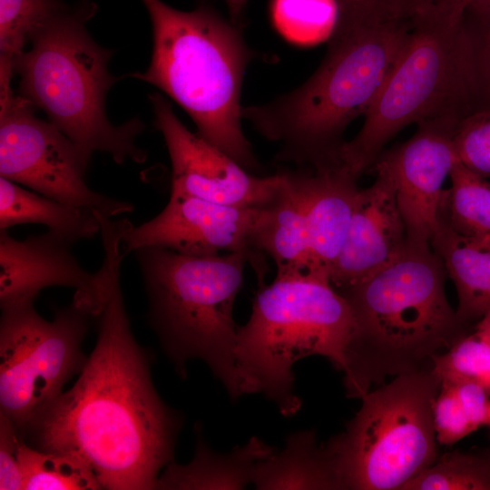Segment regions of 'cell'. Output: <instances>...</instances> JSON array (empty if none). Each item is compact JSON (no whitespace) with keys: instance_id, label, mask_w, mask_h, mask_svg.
Wrapping results in <instances>:
<instances>
[{"instance_id":"cell-1","label":"cell","mask_w":490,"mask_h":490,"mask_svg":"<svg viewBox=\"0 0 490 490\" xmlns=\"http://www.w3.org/2000/svg\"><path fill=\"white\" fill-rule=\"evenodd\" d=\"M122 260L110 261L96 344L78 379L18 431L34 448L83 460L103 489L152 490L173 461L182 420L158 395L150 357L132 332Z\"/></svg>"},{"instance_id":"cell-2","label":"cell","mask_w":490,"mask_h":490,"mask_svg":"<svg viewBox=\"0 0 490 490\" xmlns=\"http://www.w3.org/2000/svg\"><path fill=\"white\" fill-rule=\"evenodd\" d=\"M446 269L430 243L407 242L402 253L361 282L338 290L355 329L347 350V395L361 398L387 376L422 369L427 358L466 334L447 301Z\"/></svg>"},{"instance_id":"cell-3","label":"cell","mask_w":490,"mask_h":490,"mask_svg":"<svg viewBox=\"0 0 490 490\" xmlns=\"http://www.w3.org/2000/svg\"><path fill=\"white\" fill-rule=\"evenodd\" d=\"M411 20L334 31L317 71L296 90L241 114L281 150L278 162L319 169L339 163L343 134L365 115L405 44Z\"/></svg>"},{"instance_id":"cell-4","label":"cell","mask_w":490,"mask_h":490,"mask_svg":"<svg viewBox=\"0 0 490 490\" xmlns=\"http://www.w3.org/2000/svg\"><path fill=\"white\" fill-rule=\"evenodd\" d=\"M142 1L153 50L147 70L132 76L163 91L190 115L201 138L256 173L260 164L242 131L240 103L251 52L237 25L207 5L181 11L161 0Z\"/></svg>"},{"instance_id":"cell-5","label":"cell","mask_w":490,"mask_h":490,"mask_svg":"<svg viewBox=\"0 0 490 490\" xmlns=\"http://www.w3.org/2000/svg\"><path fill=\"white\" fill-rule=\"evenodd\" d=\"M96 11L89 0L66 5L31 34L30 48L13 60L18 94L89 156L101 152L119 164L142 163L147 153L136 144L142 121L114 125L106 116V94L121 78L108 70L113 51L99 45L86 28Z\"/></svg>"},{"instance_id":"cell-6","label":"cell","mask_w":490,"mask_h":490,"mask_svg":"<svg viewBox=\"0 0 490 490\" xmlns=\"http://www.w3.org/2000/svg\"><path fill=\"white\" fill-rule=\"evenodd\" d=\"M149 299V322L181 377L204 361L232 398L248 394L235 360L234 301L250 257L190 256L145 247L134 251Z\"/></svg>"},{"instance_id":"cell-7","label":"cell","mask_w":490,"mask_h":490,"mask_svg":"<svg viewBox=\"0 0 490 490\" xmlns=\"http://www.w3.org/2000/svg\"><path fill=\"white\" fill-rule=\"evenodd\" d=\"M354 329L349 303L328 279L299 274L261 283L236 334L235 360L248 394L263 393L282 415L296 414L295 363L322 356L345 373Z\"/></svg>"},{"instance_id":"cell-8","label":"cell","mask_w":490,"mask_h":490,"mask_svg":"<svg viewBox=\"0 0 490 490\" xmlns=\"http://www.w3.org/2000/svg\"><path fill=\"white\" fill-rule=\"evenodd\" d=\"M463 10L411 19L405 44L358 134L345 142L339 162L358 179L397 132L436 119L472 113Z\"/></svg>"},{"instance_id":"cell-9","label":"cell","mask_w":490,"mask_h":490,"mask_svg":"<svg viewBox=\"0 0 490 490\" xmlns=\"http://www.w3.org/2000/svg\"><path fill=\"white\" fill-rule=\"evenodd\" d=\"M432 369L397 376L367 392L346 430L324 446L341 489L402 490L436 460Z\"/></svg>"},{"instance_id":"cell-10","label":"cell","mask_w":490,"mask_h":490,"mask_svg":"<svg viewBox=\"0 0 490 490\" xmlns=\"http://www.w3.org/2000/svg\"><path fill=\"white\" fill-rule=\"evenodd\" d=\"M0 414L21 429L87 360L88 309L72 302L46 320L34 303L1 309Z\"/></svg>"},{"instance_id":"cell-11","label":"cell","mask_w":490,"mask_h":490,"mask_svg":"<svg viewBox=\"0 0 490 490\" xmlns=\"http://www.w3.org/2000/svg\"><path fill=\"white\" fill-rule=\"evenodd\" d=\"M0 79V175L51 199L113 218L134 206L93 191L85 181L91 156Z\"/></svg>"},{"instance_id":"cell-12","label":"cell","mask_w":490,"mask_h":490,"mask_svg":"<svg viewBox=\"0 0 490 490\" xmlns=\"http://www.w3.org/2000/svg\"><path fill=\"white\" fill-rule=\"evenodd\" d=\"M155 126L172 164L171 190L227 206L264 209L278 196L283 172L258 176L198 133L189 131L160 93L150 95Z\"/></svg>"},{"instance_id":"cell-13","label":"cell","mask_w":490,"mask_h":490,"mask_svg":"<svg viewBox=\"0 0 490 490\" xmlns=\"http://www.w3.org/2000/svg\"><path fill=\"white\" fill-rule=\"evenodd\" d=\"M265 209V208H264ZM264 209L227 206L171 190L167 205L150 220L125 230L124 253L157 247L190 256L244 252L262 270L253 236Z\"/></svg>"},{"instance_id":"cell-14","label":"cell","mask_w":490,"mask_h":490,"mask_svg":"<svg viewBox=\"0 0 490 490\" xmlns=\"http://www.w3.org/2000/svg\"><path fill=\"white\" fill-rule=\"evenodd\" d=\"M461 122L436 119L420 122L411 138L382 152L372 165L390 176L411 243H430L436 230L443 183L458 161L454 137Z\"/></svg>"},{"instance_id":"cell-15","label":"cell","mask_w":490,"mask_h":490,"mask_svg":"<svg viewBox=\"0 0 490 490\" xmlns=\"http://www.w3.org/2000/svg\"><path fill=\"white\" fill-rule=\"evenodd\" d=\"M74 245L48 230L19 240L0 230L1 309L34 303L40 291L51 286L74 289L73 301L94 317L101 311L107 282L103 267L87 272L72 253Z\"/></svg>"},{"instance_id":"cell-16","label":"cell","mask_w":490,"mask_h":490,"mask_svg":"<svg viewBox=\"0 0 490 490\" xmlns=\"http://www.w3.org/2000/svg\"><path fill=\"white\" fill-rule=\"evenodd\" d=\"M373 170L376 179L359 191L345 243L329 275L337 290L354 286L387 266L408 242L394 183L385 170Z\"/></svg>"},{"instance_id":"cell-17","label":"cell","mask_w":490,"mask_h":490,"mask_svg":"<svg viewBox=\"0 0 490 490\" xmlns=\"http://www.w3.org/2000/svg\"><path fill=\"white\" fill-rule=\"evenodd\" d=\"M283 185L274 201L264 209L253 236L256 252L272 259L277 276L309 273L308 208L310 198L307 168L279 169Z\"/></svg>"},{"instance_id":"cell-18","label":"cell","mask_w":490,"mask_h":490,"mask_svg":"<svg viewBox=\"0 0 490 490\" xmlns=\"http://www.w3.org/2000/svg\"><path fill=\"white\" fill-rule=\"evenodd\" d=\"M308 170L309 273L329 281L361 189L357 184L358 178L342 164Z\"/></svg>"},{"instance_id":"cell-19","label":"cell","mask_w":490,"mask_h":490,"mask_svg":"<svg viewBox=\"0 0 490 490\" xmlns=\"http://www.w3.org/2000/svg\"><path fill=\"white\" fill-rule=\"evenodd\" d=\"M276 450L253 436L231 452L220 454L205 442L201 427L196 426V446L186 465L171 462L159 476L156 489H242L251 483L257 463Z\"/></svg>"},{"instance_id":"cell-20","label":"cell","mask_w":490,"mask_h":490,"mask_svg":"<svg viewBox=\"0 0 490 490\" xmlns=\"http://www.w3.org/2000/svg\"><path fill=\"white\" fill-rule=\"evenodd\" d=\"M430 245L456 286L459 319L477 323L490 308V241L461 235L439 216Z\"/></svg>"},{"instance_id":"cell-21","label":"cell","mask_w":490,"mask_h":490,"mask_svg":"<svg viewBox=\"0 0 490 490\" xmlns=\"http://www.w3.org/2000/svg\"><path fill=\"white\" fill-rule=\"evenodd\" d=\"M251 484L257 489H341L314 430L289 435L282 451L259 461Z\"/></svg>"},{"instance_id":"cell-22","label":"cell","mask_w":490,"mask_h":490,"mask_svg":"<svg viewBox=\"0 0 490 490\" xmlns=\"http://www.w3.org/2000/svg\"><path fill=\"white\" fill-rule=\"evenodd\" d=\"M43 224L72 243L93 238L101 226L95 212L25 190L0 178V230Z\"/></svg>"},{"instance_id":"cell-23","label":"cell","mask_w":490,"mask_h":490,"mask_svg":"<svg viewBox=\"0 0 490 490\" xmlns=\"http://www.w3.org/2000/svg\"><path fill=\"white\" fill-rule=\"evenodd\" d=\"M451 188L444 190L439 216L457 233L490 241V180L457 161L451 172Z\"/></svg>"},{"instance_id":"cell-24","label":"cell","mask_w":490,"mask_h":490,"mask_svg":"<svg viewBox=\"0 0 490 490\" xmlns=\"http://www.w3.org/2000/svg\"><path fill=\"white\" fill-rule=\"evenodd\" d=\"M17 455L24 490L103 489L90 466L72 455L34 448L21 435Z\"/></svg>"},{"instance_id":"cell-25","label":"cell","mask_w":490,"mask_h":490,"mask_svg":"<svg viewBox=\"0 0 490 490\" xmlns=\"http://www.w3.org/2000/svg\"><path fill=\"white\" fill-rule=\"evenodd\" d=\"M270 19L288 42L311 46L329 40L338 18L337 0H271Z\"/></svg>"},{"instance_id":"cell-26","label":"cell","mask_w":490,"mask_h":490,"mask_svg":"<svg viewBox=\"0 0 490 490\" xmlns=\"http://www.w3.org/2000/svg\"><path fill=\"white\" fill-rule=\"evenodd\" d=\"M472 113L490 111V6H466L461 16Z\"/></svg>"},{"instance_id":"cell-27","label":"cell","mask_w":490,"mask_h":490,"mask_svg":"<svg viewBox=\"0 0 490 490\" xmlns=\"http://www.w3.org/2000/svg\"><path fill=\"white\" fill-rule=\"evenodd\" d=\"M402 490H490V458L446 453L408 481Z\"/></svg>"},{"instance_id":"cell-28","label":"cell","mask_w":490,"mask_h":490,"mask_svg":"<svg viewBox=\"0 0 490 490\" xmlns=\"http://www.w3.org/2000/svg\"><path fill=\"white\" fill-rule=\"evenodd\" d=\"M65 5L62 0H0V59L13 63L31 34Z\"/></svg>"},{"instance_id":"cell-29","label":"cell","mask_w":490,"mask_h":490,"mask_svg":"<svg viewBox=\"0 0 490 490\" xmlns=\"http://www.w3.org/2000/svg\"><path fill=\"white\" fill-rule=\"evenodd\" d=\"M432 371L440 381L474 382L490 395V345L474 330L446 352L431 358Z\"/></svg>"},{"instance_id":"cell-30","label":"cell","mask_w":490,"mask_h":490,"mask_svg":"<svg viewBox=\"0 0 490 490\" xmlns=\"http://www.w3.org/2000/svg\"><path fill=\"white\" fill-rule=\"evenodd\" d=\"M454 147L465 167L490 180V111L466 116L456 129Z\"/></svg>"},{"instance_id":"cell-31","label":"cell","mask_w":490,"mask_h":490,"mask_svg":"<svg viewBox=\"0 0 490 490\" xmlns=\"http://www.w3.org/2000/svg\"><path fill=\"white\" fill-rule=\"evenodd\" d=\"M337 4L338 18L335 31L407 19L402 0H337Z\"/></svg>"},{"instance_id":"cell-32","label":"cell","mask_w":490,"mask_h":490,"mask_svg":"<svg viewBox=\"0 0 490 490\" xmlns=\"http://www.w3.org/2000/svg\"><path fill=\"white\" fill-rule=\"evenodd\" d=\"M433 419L436 441L441 445L451 446L475 431L465 413L454 385L447 381H441L433 407Z\"/></svg>"},{"instance_id":"cell-33","label":"cell","mask_w":490,"mask_h":490,"mask_svg":"<svg viewBox=\"0 0 490 490\" xmlns=\"http://www.w3.org/2000/svg\"><path fill=\"white\" fill-rule=\"evenodd\" d=\"M19 437L14 422L0 414V490H24L17 455Z\"/></svg>"},{"instance_id":"cell-34","label":"cell","mask_w":490,"mask_h":490,"mask_svg":"<svg viewBox=\"0 0 490 490\" xmlns=\"http://www.w3.org/2000/svg\"><path fill=\"white\" fill-rule=\"evenodd\" d=\"M454 385L458 399L465 413L476 430L487 425L490 400L488 392L480 385L474 382H450Z\"/></svg>"},{"instance_id":"cell-35","label":"cell","mask_w":490,"mask_h":490,"mask_svg":"<svg viewBox=\"0 0 490 490\" xmlns=\"http://www.w3.org/2000/svg\"><path fill=\"white\" fill-rule=\"evenodd\" d=\"M407 19L465 8L459 0H402Z\"/></svg>"},{"instance_id":"cell-36","label":"cell","mask_w":490,"mask_h":490,"mask_svg":"<svg viewBox=\"0 0 490 490\" xmlns=\"http://www.w3.org/2000/svg\"><path fill=\"white\" fill-rule=\"evenodd\" d=\"M230 14L231 22L238 25L248 0H224Z\"/></svg>"},{"instance_id":"cell-37","label":"cell","mask_w":490,"mask_h":490,"mask_svg":"<svg viewBox=\"0 0 490 490\" xmlns=\"http://www.w3.org/2000/svg\"><path fill=\"white\" fill-rule=\"evenodd\" d=\"M475 330L490 345V308L475 324Z\"/></svg>"},{"instance_id":"cell-38","label":"cell","mask_w":490,"mask_h":490,"mask_svg":"<svg viewBox=\"0 0 490 490\" xmlns=\"http://www.w3.org/2000/svg\"><path fill=\"white\" fill-rule=\"evenodd\" d=\"M465 6L487 7L490 6V0H459Z\"/></svg>"},{"instance_id":"cell-39","label":"cell","mask_w":490,"mask_h":490,"mask_svg":"<svg viewBox=\"0 0 490 490\" xmlns=\"http://www.w3.org/2000/svg\"><path fill=\"white\" fill-rule=\"evenodd\" d=\"M487 425L490 426V404H489V410H488Z\"/></svg>"},{"instance_id":"cell-40","label":"cell","mask_w":490,"mask_h":490,"mask_svg":"<svg viewBox=\"0 0 490 490\" xmlns=\"http://www.w3.org/2000/svg\"><path fill=\"white\" fill-rule=\"evenodd\" d=\"M487 456L490 458V451H489V453L487 454Z\"/></svg>"}]
</instances>
